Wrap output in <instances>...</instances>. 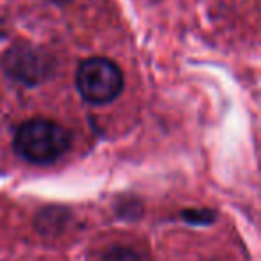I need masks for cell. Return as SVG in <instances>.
I'll list each match as a JSON object with an SVG mask.
<instances>
[{
	"instance_id": "6da1fadb",
	"label": "cell",
	"mask_w": 261,
	"mask_h": 261,
	"mask_svg": "<svg viewBox=\"0 0 261 261\" xmlns=\"http://www.w3.org/2000/svg\"><path fill=\"white\" fill-rule=\"evenodd\" d=\"M72 145V133L61 123L45 118H33L16 129L13 147L29 163H54Z\"/></svg>"
},
{
	"instance_id": "277c9868",
	"label": "cell",
	"mask_w": 261,
	"mask_h": 261,
	"mask_svg": "<svg viewBox=\"0 0 261 261\" xmlns=\"http://www.w3.org/2000/svg\"><path fill=\"white\" fill-rule=\"evenodd\" d=\"M100 261H145V259L142 257V254L136 252V250L130 249V247L115 245V247H109V249L102 254Z\"/></svg>"
},
{
	"instance_id": "3957f363",
	"label": "cell",
	"mask_w": 261,
	"mask_h": 261,
	"mask_svg": "<svg viewBox=\"0 0 261 261\" xmlns=\"http://www.w3.org/2000/svg\"><path fill=\"white\" fill-rule=\"evenodd\" d=\"M2 68L9 79L23 86H38L54 73L56 61L43 48L20 43L4 54Z\"/></svg>"
},
{
	"instance_id": "7a4b0ae2",
	"label": "cell",
	"mask_w": 261,
	"mask_h": 261,
	"mask_svg": "<svg viewBox=\"0 0 261 261\" xmlns=\"http://www.w3.org/2000/svg\"><path fill=\"white\" fill-rule=\"evenodd\" d=\"M77 90L91 104H108L115 100L123 86L122 70L106 58H90L83 61L75 75Z\"/></svg>"
}]
</instances>
